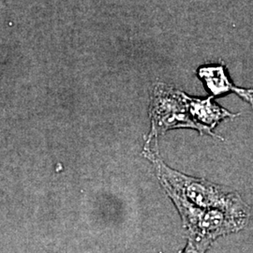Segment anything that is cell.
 Instances as JSON below:
<instances>
[{
	"instance_id": "cell-1",
	"label": "cell",
	"mask_w": 253,
	"mask_h": 253,
	"mask_svg": "<svg viewBox=\"0 0 253 253\" xmlns=\"http://www.w3.org/2000/svg\"><path fill=\"white\" fill-rule=\"evenodd\" d=\"M143 154L153 164L157 177L169 197L178 196L200 208L218 209L249 222L252 209L237 191L169 167L160 156L158 141H145Z\"/></svg>"
},
{
	"instance_id": "cell-2",
	"label": "cell",
	"mask_w": 253,
	"mask_h": 253,
	"mask_svg": "<svg viewBox=\"0 0 253 253\" xmlns=\"http://www.w3.org/2000/svg\"><path fill=\"white\" fill-rule=\"evenodd\" d=\"M169 198L180 215L188 238L208 249L217 238L237 233L248 224L247 221L224 211L200 208L178 196Z\"/></svg>"
},
{
	"instance_id": "cell-3",
	"label": "cell",
	"mask_w": 253,
	"mask_h": 253,
	"mask_svg": "<svg viewBox=\"0 0 253 253\" xmlns=\"http://www.w3.org/2000/svg\"><path fill=\"white\" fill-rule=\"evenodd\" d=\"M188 95L165 84H157L150 105L151 130L146 141H158L166 131L188 127L206 134V131L192 119L189 110Z\"/></svg>"
},
{
	"instance_id": "cell-4",
	"label": "cell",
	"mask_w": 253,
	"mask_h": 253,
	"mask_svg": "<svg viewBox=\"0 0 253 253\" xmlns=\"http://www.w3.org/2000/svg\"><path fill=\"white\" fill-rule=\"evenodd\" d=\"M188 104L191 118L206 131V134L221 140V137L213 132V128L227 118H234L239 116V114H233L217 105L213 100V97L198 99L189 96Z\"/></svg>"
},
{
	"instance_id": "cell-5",
	"label": "cell",
	"mask_w": 253,
	"mask_h": 253,
	"mask_svg": "<svg viewBox=\"0 0 253 253\" xmlns=\"http://www.w3.org/2000/svg\"><path fill=\"white\" fill-rule=\"evenodd\" d=\"M197 75L206 84L208 90L214 96L225 94L228 92H234L241 99L250 103L253 108V89L239 88L235 86L232 82L229 80L225 73L224 66L220 65L217 67H201Z\"/></svg>"
},
{
	"instance_id": "cell-6",
	"label": "cell",
	"mask_w": 253,
	"mask_h": 253,
	"mask_svg": "<svg viewBox=\"0 0 253 253\" xmlns=\"http://www.w3.org/2000/svg\"><path fill=\"white\" fill-rule=\"evenodd\" d=\"M208 250L209 249L207 247L198 244V243L194 242L193 240L188 238L187 245L180 253H207Z\"/></svg>"
}]
</instances>
